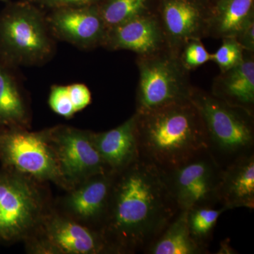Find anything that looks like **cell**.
Segmentation results:
<instances>
[{
	"instance_id": "1",
	"label": "cell",
	"mask_w": 254,
	"mask_h": 254,
	"mask_svg": "<svg viewBox=\"0 0 254 254\" xmlns=\"http://www.w3.org/2000/svg\"><path fill=\"white\" fill-rule=\"evenodd\" d=\"M178 212L163 171L139 157L115 173L100 232L111 254L143 253Z\"/></svg>"
},
{
	"instance_id": "2",
	"label": "cell",
	"mask_w": 254,
	"mask_h": 254,
	"mask_svg": "<svg viewBox=\"0 0 254 254\" xmlns=\"http://www.w3.org/2000/svg\"><path fill=\"white\" fill-rule=\"evenodd\" d=\"M135 113L139 157L160 170L176 167L208 150L204 125L190 100Z\"/></svg>"
},
{
	"instance_id": "3",
	"label": "cell",
	"mask_w": 254,
	"mask_h": 254,
	"mask_svg": "<svg viewBox=\"0 0 254 254\" xmlns=\"http://www.w3.org/2000/svg\"><path fill=\"white\" fill-rule=\"evenodd\" d=\"M46 11L25 0L9 1L0 12V60L9 66H37L55 53Z\"/></svg>"
},
{
	"instance_id": "4",
	"label": "cell",
	"mask_w": 254,
	"mask_h": 254,
	"mask_svg": "<svg viewBox=\"0 0 254 254\" xmlns=\"http://www.w3.org/2000/svg\"><path fill=\"white\" fill-rule=\"evenodd\" d=\"M190 100L201 117L208 152L222 169L254 154V114L194 86Z\"/></svg>"
},
{
	"instance_id": "5",
	"label": "cell",
	"mask_w": 254,
	"mask_h": 254,
	"mask_svg": "<svg viewBox=\"0 0 254 254\" xmlns=\"http://www.w3.org/2000/svg\"><path fill=\"white\" fill-rule=\"evenodd\" d=\"M136 65L139 76L135 113L190 100L193 88L190 71L176 52L166 48L153 54L137 56Z\"/></svg>"
},
{
	"instance_id": "6",
	"label": "cell",
	"mask_w": 254,
	"mask_h": 254,
	"mask_svg": "<svg viewBox=\"0 0 254 254\" xmlns=\"http://www.w3.org/2000/svg\"><path fill=\"white\" fill-rule=\"evenodd\" d=\"M0 160L7 171L63 187L48 129L32 132L22 127L0 128Z\"/></svg>"
},
{
	"instance_id": "7",
	"label": "cell",
	"mask_w": 254,
	"mask_h": 254,
	"mask_svg": "<svg viewBox=\"0 0 254 254\" xmlns=\"http://www.w3.org/2000/svg\"><path fill=\"white\" fill-rule=\"evenodd\" d=\"M35 180L0 172V240H26L44 216V201Z\"/></svg>"
},
{
	"instance_id": "8",
	"label": "cell",
	"mask_w": 254,
	"mask_h": 254,
	"mask_svg": "<svg viewBox=\"0 0 254 254\" xmlns=\"http://www.w3.org/2000/svg\"><path fill=\"white\" fill-rule=\"evenodd\" d=\"M161 170L179 210L220 205L222 168L208 150L176 167Z\"/></svg>"
},
{
	"instance_id": "9",
	"label": "cell",
	"mask_w": 254,
	"mask_h": 254,
	"mask_svg": "<svg viewBox=\"0 0 254 254\" xmlns=\"http://www.w3.org/2000/svg\"><path fill=\"white\" fill-rule=\"evenodd\" d=\"M26 240L30 252L34 254H111L99 230L55 213L45 214Z\"/></svg>"
},
{
	"instance_id": "10",
	"label": "cell",
	"mask_w": 254,
	"mask_h": 254,
	"mask_svg": "<svg viewBox=\"0 0 254 254\" xmlns=\"http://www.w3.org/2000/svg\"><path fill=\"white\" fill-rule=\"evenodd\" d=\"M48 132L64 188L71 190L89 177L111 172L93 145L91 131L59 125Z\"/></svg>"
},
{
	"instance_id": "11",
	"label": "cell",
	"mask_w": 254,
	"mask_h": 254,
	"mask_svg": "<svg viewBox=\"0 0 254 254\" xmlns=\"http://www.w3.org/2000/svg\"><path fill=\"white\" fill-rule=\"evenodd\" d=\"M211 9L209 0H157L155 14L168 48L180 55L189 41L208 38Z\"/></svg>"
},
{
	"instance_id": "12",
	"label": "cell",
	"mask_w": 254,
	"mask_h": 254,
	"mask_svg": "<svg viewBox=\"0 0 254 254\" xmlns=\"http://www.w3.org/2000/svg\"><path fill=\"white\" fill-rule=\"evenodd\" d=\"M46 20L55 40L81 50L103 47L108 30L97 5L49 10Z\"/></svg>"
},
{
	"instance_id": "13",
	"label": "cell",
	"mask_w": 254,
	"mask_h": 254,
	"mask_svg": "<svg viewBox=\"0 0 254 254\" xmlns=\"http://www.w3.org/2000/svg\"><path fill=\"white\" fill-rule=\"evenodd\" d=\"M115 173L98 174L68 190L63 200L66 215L100 231L106 217Z\"/></svg>"
},
{
	"instance_id": "14",
	"label": "cell",
	"mask_w": 254,
	"mask_h": 254,
	"mask_svg": "<svg viewBox=\"0 0 254 254\" xmlns=\"http://www.w3.org/2000/svg\"><path fill=\"white\" fill-rule=\"evenodd\" d=\"M103 48L146 56L168 48L156 14L139 16L107 31Z\"/></svg>"
},
{
	"instance_id": "15",
	"label": "cell",
	"mask_w": 254,
	"mask_h": 254,
	"mask_svg": "<svg viewBox=\"0 0 254 254\" xmlns=\"http://www.w3.org/2000/svg\"><path fill=\"white\" fill-rule=\"evenodd\" d=\"M134 113L116 128L104 132L91 131L93 145L110 171L118 173L139 158Z\"/></svg>"
},
{
	"instance_id": "16",
	"label": "cell",
	"mask_w": 254,
	"mask_h": 254,
	"mask_svg": "<svg viewBox=\"0 0 254 254\" xmlns=\"http://www.w3.org/2000/svg\"><path fill=\"white\" fill-rule=\"evenodd\" d=\"M212 95L232 106L254 114V53L245 52L243 61L214 78Z\"/></svg>"
},
{
	"instance_id": "17",
	"label": "cell",
	"mask_w": 254,
	"mask_h": 254,
	"mask_svg": "<svg viewBox=\"0 0 254 254\" xmlns=\"http://www.w3.org/2000/svg\"><path fill=\"white\" fill-rule=\"evenodd\" d=\"M220 204L227 210L254 208V154L238 159L222 169Z\"/></svg>"
},
{
	"instance_id": "18",
	"label": "cell",
	"mask_w": 254,
	"mask_h": 254,
	"mask_svg": "<svg viewBox=\"0 0 254 254\" xmlns=\"http://www.w3.org/2000/svg\"><path fill=\"white\" fill-rule=\"evenodd\" d=\"M254 21V0H218L212 5L209 37L236 38Z\"/></svg>"
},
{
	"instance_id": "19",
	"label": "cell",
	"mask_w": 254,
	"mask_h": 254,
	"mask_svg": "<svg viewBox=\"0 0 254 254\" xmlns=\"http://www.w3.org/2000/svg\"><path fill=\"white\" fill-rule=\"evenodd\" d=\"M12 68L0 60V128H28L27 104Z\"/></svg>"
},
{
	"instance_id": "20",
	"label": "cell",
	"mask_w": 254,
	"mask_h": 254,
	"mask_svg": "<svg viewBox=\"0 0 254 254\" xmlns=\"http://www.w3.org/2000/svg\"><path fill=\"white\" fill-rule=\"evenodd\" d=\"M186 210H179L165 230L146 249V254H208L210 251L190 236Z\"/></svg>"
},
{
	"instance_id": "21",
	"label": "cell",
	"mask_w": 254,
	"mask_h": 254,
	"mask_svg": "<svg viewBox=\"0 0 254 254\" xmlns=\"http://www.w3.org/2000/svg\"><path fill=\"white\" fill-rule=\"evenodd\" d=\"M157 0H103L97 5L107 30L133 18L155 14Z\"/></svg>"
},
{
	"instance_id": "22",
	"label": "cell",
	"mask_w": 254,
	"mask_h": 254,
	"mask_svg": "<svg viewBox=\"0 0 254 254\" xmlns=\"http://www.w3.org/2000/svg\"><path fill=\"white\" fill-rule=\"evenodd\" d=\"M226 211L227 209L222 205L197 207L187 210V225L193 240L208 249L219 217Z\"/></svg>"
},
{
	"instance_id": "23",
	"label": "cell",
	"mask_w": 254,
	"mask_h": 254,
	"mask_svg": "<svg viewBox=\"0 0 254 254\" xmlns=\"http://www.w3.org/2000/svg\"><path fill=\"white\" fill-rule=\"evenodd\" d=\"M221 46L213 54H210L213 61L220 68V72L235 67L243 61L245 50L235 38H223Z\"/></svg>"
},
{
	"instance_id": "24",
	"label": "cell",
	"mask_w": 254,
	"mask_h": 254,
	"mask_svg": "<svg viewBox=\"0 0 254 254\" xmlns=\"http://www.w3.org/2000/svg\"><path fill=\"white\" fill-rule=\"evenodd\" d=\"M180 58L183 66L190 71L210 61V53L201 40H191L182 47Z\"/></svg>"
},
{
	"instance_id": "25",
	"label": "cell",
	"mask_w": 254,
	"mask_h": 254,
	"mask_svg": "<svg viewBox=\"0 0 254 254\" xmlns=\"http://www.w3.org/2000/svg\"><path fill=\"white\" fill-rule=\"evenodd\" d=\"M49 105L51 109L63 118H72L76 113L70 99L67 86L53 85L49 96Z\"/></svg>"
},
{
	"instance_id": "26",
	"label": "cell",
	"mask_w": 254,
	"mask_h": 254,
	"mask_svg": "<svg viewBox=\"0 0 254 254\" xmlns=\"http://www.w3.org/2000/svg\"><path fill=\"white\" fill-rule=\"evenodd\" d=\"M44 10L98 5L103 0H25Z\"/></svg>"
},
{
	"instance_id": "27",
	"label": "cell",
	"mask_w": 254,
	"mask_h": 254,
	"mask_svg": "<svg viewBox=\"0 0 254 254\" xmlns=\"http://www.w3.org/2000/svg\"><path fill=\"white\" fill-rule=\"evenodd\" d=\"M70 99L76 113L85 109L91 104V93L88 87L83 83H73L67 86Z\"/></svg>"
},
{
	"instance_id": "28",
	"label": "cell",
	"mask_w": 254,
	"mask_h": 254,
	"mask_svg": "<svg viewBox=\"0 0 254 254\" xmlns=\"http://www.w3.org/2000/svg\"><path fill=\"white\" fill-rule=\"evenodd\" d=\"M235 38L244 49L254 53V21H251Z\"/></svg>"
},
{
	"instance_id": "29",
	"label": "cell",
	"mask_w": 254,
	"mask_h": 254,
	"mask_svg": "<svg viewBox=\"0 0 254 254\" xmlns=\"http://www.w3.org/2000/svg\"><path fill=\"white\" fill-rule=\"evenodd\" d=\"M218 254H236V252H235V250L232 248L231 246L230 245V240H225L222 241Z\"/></svg>"
},
{
	"instance_id": "30",
	"label": "cell",
	"mask_w": 254,
	"mask_h": 254,
	"mask_svg": "<svg viewBox=\"0 0 254 254\" xmlns=\"http://www.w3.org/2000/svg\"><path fill=\"white\" fill-rule=\"evenodd\" d=\"M209 1H210L212 5H213V4H215V3L218 0H209Z\"/></svg>"
},
{
	"instance_id": "31",
	"label": "cell",
	"mask_w": 254,
	"mask_h": 254,
	"mask_svg": "<svg viewBox=\"0 0 254 254\" xmlns=\"http://www.w3.org/2000/svg\"><path fill=\"white\" fill-rule=\"evenodd\" d=\"M0 1H4V2H9L10 1V0H0Z\"/></svg>"
}]
</instances>
